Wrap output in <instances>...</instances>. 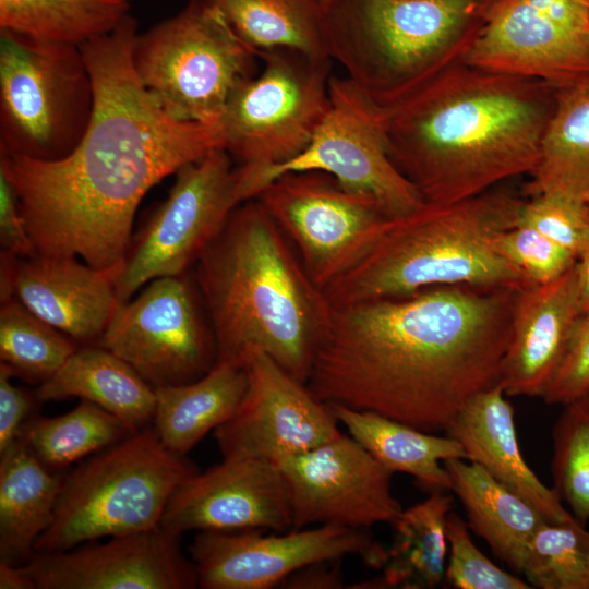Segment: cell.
<instances>
[{
  "mask_svg": "<svg viewBox=\"0 0 589 589\" xmlns=\"http://www.w3.org/2000/svg\"><path fill=\"white\" fill-rule=\"evenodd\" d=\"M580 313H589V238L576 260Z\"/></svg>",
  "mask_w": 589,
  "mask_h": 589,
  "instance_id": "obj_44",
  "label": "cell"
},
{
  "mask_svg": "<svg viewBox=\"0 0 589 589\" xmlns=\"http://www.w3.org/2000/svg\"><path fill=\"white\" fill-rule=\"evenodd\" d=\"M286 480L292 528L338 525L369 528L402 512L392 492L393 472L351 435L336 437L278 464Z\"/></svg>",
  "mask_w": 589,
  "mask_h": 589,
  "instance_id": "obj_18",
  "label": "cell"
},
{
  "mask_svg": "<svg viewBox=\"0 0 589 589\" xmlns=\"http://www.w3.org/2000/svg\"><path fill=\"white\" fill-rule=\"evenodd\" d=\"M0 244L1 250L19 257L35 256L20 199L3 161L0 160Z\"/></svg>",
  "mask_w": 589,
  "mask_h": 589,
  "instance_id": "obj_41",
  "label": "cell"
},
{
  "mask_svg": "<svg viewBox=\"0 0 589 589\" xmlns=\"http://www.w3.org/2000/svg\"><path fill=\"white\" fill-rule=\"evenodd\" d=\"M189 551L203 589H269L316 562L356 555L366 566L381 569L386 558V549L366 528L338 525L286 534L199 531Z\"/></svg>",
  "mask_w": 589,
  "mask_h": 589,
  "instance_id": "obj_15",
  "label": "cell"
},
{
  "mask_svg": "<svg viewBox=\"0 0 589 589\" xmlns=\"http://www.w3.org/2000/svg\"><path fill=\"white\" fill-rule=\"evenodd\" d=\"M525 200L489 190L388 218L324 293L333 308L445 286L524 288L528 279L494 248L517 225Z\"/></svg>",
  "mask_w": 589,
  "mask_h": 589,
  "instance_id": "obj_5",
  "label": "cell"
},
{
  "mask_svg": "<svg viewBox=\"0 0 589 589\" xmlns=\"http://www.w3.org/2000/svg\"><path fill=\"white\" fill-rule=\"evenodd\" d=\"M33 589H194L181 534L160 526L69 550L35 553L21 565Z\"/></svg>",
  "mask_w": 589,
  "mask_h": 589,
  "instance_id": "obj_19",
  "label": "cell"
},
{
  "mask_svg": "<svg viewBox=\"0 0 589 589\" xmlns=\"http://www.w3.org/2000/svg\"><path fill=\"white\" fill-rule=\"evenodd\" d=\"M238 37L256 56L289 49L317 60H332L327 12L314 0H211Z\"/></svg>",
  "mask_w": 589,
  "mask_h": 589,
  "instance_id": "obj_31",
  "label": "cell"
},
{
  "mask_svg": "<svg viewBox=\"0 0 589 589\" xmlns=\"http://www.w3.org/2000/svg\"><path fill=\"white\" fill-rule=\"evenodd\" d=\"M500 384L471 398L445 431L464 447L467 459L517 493L549 522L575 520L553 489L527 465L519 448L515 410Z\"/></svg>",
  "mask_w": 589,
  "mask_h": 589,
  "instance_id": "obj_23",
  "label": "cell"
},
{
  "mask_svg": "<svg viewBox=\"0 0 589 589\" xmlns=\"http://www.w3.org/2000/svg\"><path fill=\"white\" fill-rule=\"evenodd\" d=\"M323 10L328 12L339 0H314Z\"/></svg>",
  "mask_w": 589,
  "mask_h": 589,
  "instance_id": "obj_46",
  "label": "cell"
},
{
  "mask_svg": "<svg viewBox=\"0 0 589 589\" xmlns=\"http://www.w3.org/2000/svg\"><path fill=\"white\" fill-rule=\"evenodd\" d=\"M92 110V82L80 47L0 31L1 152L62 158L82 139Z\"/></svg>",
  "mask_w": 589,
  "mask_h": 589,
  "instance_id": "obj_10",
  "label": "cell"
},
{
  "mask_svg": "<svg viewBox=\"0 0 589 589\" xmlns=\"http://www.w3.org/2000/svg\"><path fill=\"white\" fill-rule=\"evenodd\" d=\"M0 360L13 376L43 384L77 349L15 297L0 301Z\"/></svg>",
  "mask_w": 589,
  "mask_h": 589,
  "instance_id": "obj_34",
  "label": "cell"
},
{
  "mask_svg": "<svg viewBox=\"0 0 589 589\" xmlns=\"http://www.w3.org/2000/svg\"><path fill=\"white\" fill-rule=\"evenodd\" d=\"M329 95L330 109L311 143L273 169L266 184L286 172L317 170L350 191L371 195L389 218L421 208V194L388 155L377 107L346 77L332 75Z\"/></svg>",
  "mask_w": 589,
  "mask_h": 589,
  "instance_id": "obj_16",
  "label": "cell"
},
{
  "mask_svg": "<svg viewBox=\"0 0 589 589\" xmlns=\"http://www.w3.org/2000/svg\"><path fill=\"white\" fill-rule=\"evenodd\" d=\"M184 275L159 277L121 302L97 345L110 350L153 388L181 385L217 362V344Z\"/></svg>",
  "mask_w": 589,
  "mask_h": 589,
  "instance_id": "obj_12",
  "label": "cell"
},
{
  "mask_svg": "<svg viewBox=\"0 0 589 589\" xmlns=\"http://www.w3.org/2000/svg\"><path fill=\"white\" fill-rule=\"evenodd\" d=\"M39 402L77 397L119 418L132 432L152 425L155 390L120 357L99 345L77 348L35 393Z\"/></svg>",
  "mask_w": 589,
  "mask_h": 589,
  "instance_id": "obj_24",
  "label": "cell"
},
{
  "mask_svg": "<svg viewBox=\"0 0 589 589\" xmlns=\"http://www.w3.org/2000/svg\"><path fill=\"white\" fill-rule=\"evenodd\" d=\"M217 361L259 349L306 385L334 308L256 199L238 205L195 262Z\"/></svg>",
  "mask_w": 589,
  "mask_h": 589,
  "instance_id": "obj_4",
  "label": "cell"
},
{
  "mask_svg": "<svg viewBox=\"0 0 589 589\" xmlns=\"http://www.w3.org/2000/svg\"><path fill=\"white\" fill-rule=\"evenodd\" d=\"M254 199L294 245L322 290L347 269L389 218L374 197L350 191L317 170L279 175Z\"/></svg>",
  "mask_w": 589,
  "mask_h": 589,
  "instance_id": "obj_13",
  "label": "cell"
},
{
  "mask_svg": "<svg viewBox=\"0 0 589 589\" xmlns=\"http://www.w3.org/2000/svg\"><path fill=\"white\" fill-rule=\"evenodd\" d=\"M256 57L211 0L190 2L133 47L139 79L168 113L216 128L235 92L255 75Z\"/></svg>",
  "mask_w": 589,
  "mask_h": 589,
  "instance_id": "obj_9",
  "label": "cell"
},
{
  "mask_svg": "<svg viewBox=\"0 0 589 589\" xmlns=\"http://www.w3.org/2000/svg\"><path fill=\"white\" fill-rule=\"evenodd\" d=\"M589 393V313L581 314L565 354L542 398L548 405H567Z\"/></svg>",
  "mask_w": 589,
  "mask_h": 589,
  "instance_id": "obj_40",
  "label": "cell"
},
{
  "mask_svg": "<svg viewBox=\"0 0 589 589\" xmlns=\"http://www.w3.org/2000/svg\"><path fill=\"white\" fill-rule=\"evenodd\" d=\"M197 471L152 425L130 434L63 476L53 519L35 553L158 527L172 493Z\"/></svg>",
  "mask_w": 589,
  "mask_h": 589,
  "instance_id": "obj_7",
  "label": "cell"
},
{
  "mask_svg": "<svg viewBox=\"0 0 589 589\" xmlns=\"http://www.w3.org/2000/svg\"><path fill=\"white\" fill-rule=\"evenodd\" d=\"M495 0H339L327 12L332 60L378 109L465 62Z\"/></svg>",
  "mask_w": 589,
  "mask_h": 589,
  "instance_id": "obj_6",
  "label": "cell"
},
{
  "mask_svg": "<svg viewBox=\"0 0 589 589\" xmlns=\"http://www.w3.org/2000/svg\"><path fill=\"white\" fill-rule=\"evenodd\" d=\"M132 432L119 418L97 405L81 400L58 417L34 414L23 425L20 440L53 472L105 449Z\"/></svg>",
  "mask_w": 589,
  "mask_h": 589,
  "instance_id": "obj_33",
  "label": "cell"
},
{
  "mask_svg": "<svg viewBox=\"0 0 589 589\" xmlns=\"http://www.w3.org/2000/svg\"><path fill=\"white\" fill-rule=\"evenodd\" d=\"M465 62L555 87L589 77V0H495Z\"/></svg>",
  "mask_w": 589,
  "mask_h": 589,
  "instance_id": "obj_14",
  "label": "cell"
},
{
  "mask_svg": "<svg viewBox=\"0 0 589 589\" xmlns=\"http://www.w3.org/2000/svg\"><path fill=\"white\" fill-rule=\"evenodd\" d=\"M12 377L11 371L0 364V453L17 440L39 402L36 394L12 384Z\"/></svg>",
  "mask_w": 589,
  "mask_h": 589,
  "instance_id": "obj_42",
  "label": "cell"
},
{
  "mask_svg": "<svg viewBox=\"0 0 589 589\" xmlns=\"http://www.w3.org/2000/svg\"><path fill=\"white\" fill-rule=\"evenodd\" d=\"M580 315L576 262L550 283L518 290L500 378L506 396H543Z\"/></svg>",
  "mask_w": 589,
  "mask_h": 589,
  "instance_id": "obj_22",
  "label": "cell"
},
{
  "mask_svg": "<svg viewBox=\"0 0 589 589\" xmlns=\"http://www.w3.org/2000/svg\"><path fill=\"white\" fill-rule=\"evenodd\" d=\"M136 22L82 45L93 110L77 145L40 160L0 153L37 254L122 269L136 208L156 183L215 148L219 128L177 119L148 93L133 64Z\"/></svg>",
  "mask_w": 589,
  "mask_h": 589,
  "instance_id": "obj_1",
  "label": "cell"
},
{
  "mask_svg": "<svg viewBox=\"0 0 589 589\" xmlns=\"http://www.w3.org/2000/svg\"><path fill=\"white\" fill-rule=\"evenodd\" d=\"M556 91L540 80L459 63L377 108L388 155L425 203L479 195L533 172Z\"/></svg>",
  "mask_w": 589,
  "mask_h": 589,
  "instance_id": "obj_3",
  "label": "cell"
},
{
  "mask_svg": "<svg viewBox=\"0 0 589 589\" xmlns=\"http://www.w3.org/2000/svg\"><path fill=\"white\" fill-rule=\"evenodd\" d=\"M159 526L181 536L192 530L284 531L292 527L288 486L277 464L223 458L176 489Z\"/></svg>",
  "mask_w": 589,
  "mask_h": 589,
  "instance_id": "obj_20",
  "label": "cell"
},
{
  "mask_svg": "<svg viewBox=\"0 0 589 589\" xmlns=\"http://www.w3.org/2000/svg\"><path fill=\"white\" fill-rule=\"evenodd\" d=\"M454 498L431 492L421 503L402 509L392 522L393 543L386 549L382 577L351 588L432 589L445 580L448 550L446 519Z\"/></svg>",
  "mask_w": 589,
  "mask_h": 589,
  "instance_id": "obj_29",
  "label": "cell"
},
{
  "mask_svg": "<svg viewBox=\"0 0 589 589\" xmlns=\"http://www.w3.org/2000/svg\"><path fill=\"white\" fill-rule=\"evenodd\" d=\"M62 480L20 440L0 453V561L22 565L35 554L53 519Z\"/></svg>",
  "mask_w": 589,
  "mask_h": 589,
  "instance_id": "obj_25",
  "label": "cell"
},
{
  "mask_svg": "<svg viewBox=\"0 0 589 589\" xmlns=\"http://www.w3.org/2000/svg\"><path fill=\"white\" fill-rule=\"evenodd\" d=\"M526 581L540 589H589V531L577 519L544 522L521 563Z\"/></svg>",
  "mask_w": 589,
  "mask_h": 589,
  "instance_id": "obj_35",
  "label": "cell"
},
{
  "mask_svg": "<svg viewBox=\"0 0 589 589\" xmlns=\"http://www.w3.org/2000/svg\"><path fill=\"white\" fill-rule=\"evenodd\" d=\"M281 585L292 589H339L346 587L340 572V560L322 561L306 565L287 577Z\"/></svg>",
  "mask_w": 589,
  "mask_h": 589,
  "instance_id": "obj_43",
  "label": "cell"
},
{
  "mask_svg": "<svg viewBox=\"0 0 589 589\" xmlns=\"http://www.w3.org/2000/svg\"><path fill=\"white\" fill-rule=\"evenodd\" d=\"M241 203L236 165L225 148L180 168L168 196L129 245L117 278L119 301L156 278L184 274Z\"/></svg>",
  "mask_w": 589,
  "mask_h": 589,
  "instance_id": "obj_11",
  "label": "cell"
},
{
  "mask_svg": "<svg viewBox=\"0 0 589 589\" xmlns=\"http://www.w3.org/2000/svg\"><path fill=\"white\" fill-rule=\"evenodd\" d=\"M257 58L259 74L238 87L219 123L224 148L236 161L242 203L260 193L273 169L308 147L332 105L333 60L289 49Z\"/></svg>",
  "mask_w": 589,
  "mask_h": 589,
  "instance_id": "obj_8",
  "label": "cell"
},
{
  "mask_svg": "<svg viewBox=\"0 0 589 589\" xmlns=\"http://www.w3.org/2000/svg\"><path fill=\"white\" fill-rule=\"evenodd\" d=\"M245 388L247 374L240 363L217 361L196 381L154 388L152 426L166 447L188 455L235 413Z\"/></svg>",
  "mask_w": 589,
  "mask_h": 589,
  "instance_id": "obj_27",
  "label": "cell"
},
{
  "mask_svg": "<svg viewBox=\"0 0 589 589\" xmlns=\"http://www.w3.org/2000/svg\"><path fill=\"white\" fill-rule=\"evenodd\" d=\"M327 405L337 421L384 467L412 476L431 492L452 490L450 477L441 462L468 460L461 444L447 434L437 436L373 411Z\"/></svg>",
  "mask_w": 589,
  "mask_h": 589,
  "instance_id": "obj_28",
  "label": "cell"
},
{
  "mask_svg": "<svg viewBox=\"0 0 589 589\" xmlns=\"http://www.w3.org/2000/svg\"><path fill=\"white\" fill-rule=\"evenodd\" d=\"M494 248L530 284L556 279L577 260L569 250L520 223L501 232L494 240Z\"/></svg>",
  "mask_w": 589,
  "mask_h": 589,
  "instance_id": "obj_38",
  "label": "cell"
},
{
  "mask_svg": "<svg viewBox=\"0 0 589 589\" xmlns=\"http://www.w3.org/2000/svg\"><path fill=\"white\" fill-rule=\"evenodd\" d=\"M518 223L578 257L589 238V205L558 194H539L525 200Z\"/></svg>",
  "mask_w": 589,
  "mask_h": 589,
  "instance_id": "obj_39",
  "label": "cell"
},
{
  "mask_svg": "<svg viewBox=\"0 0 589 589\" xmlns=\"http://www.w3.org/2000/svg\"><path fill=\"white\" fill-rule=\"evenodd\" d=\"M449 546L445 580L456 589H530L527 581L500 568L473 543L468 524L456 513L446 519Z\"/></svg>",
  "mask_w": 589,
  "mask_h": 589,
  "instance_id": "obj_37",
  "label": "cell"
},
{
  "mask_svg": "<svg viewBox=\"0 0 589 589\" xmlns=\"http://www.w3.org/2000/svg\"><path fill=\"white\" fill-rule=\"evenodd\" d=\"M247 388L235 413L214 430L223 458L279 464L341 432L329 406L259 349L240 358Z\"/></svg>",
  "mask_w": 589,
  "mask_h": 589,
  "instance_id": "obj_17",
  "label": "cell"
},
{
  "mask_svg": "<svg viewBox=\"0 0 589 589\" xmlns=\"http://www.w3.org/2000/svg\"><path fill=\"white\" fill-rule=\"evenodd\" d=\"M75 256L19 257L13 294L31 312L73 341L96 345L117 308L121 269H99Z\"/></svg>",
  "mask_w": 589,
  "mask_h": 589,
  "instance_id": "obj_21",
  "label": "cell"
},
{
  "mask_svg": "<svg viewBox=\"0 0 589 589\" xmlns=\"http://www.w3.org/2000/svg\"><path fill=\"white\" fill-rule=\"evenodd\" d=\"M0 589H33L21 565L0 561Z\"/></svg>",
  "mask_w": 589,
  "mask_h": 589,
  "instance_id": "obj_45",
  "label": "cell"
},
{
  "mask_svg": "<svg viewBox=\"0 0 589 589\" xmlns=\"http://www.w3.org/2000/svg\"><path fill=\"white\" fill-rule=\"evenodd\" d=\"M526 193L558 194L589 205V77L557 87L540 158Z\"/></svg>",
  "mask_w": 589,
  "mask_h": 589,
  "instance_id": "obj_30",
  "label": "cell"
},
{
  "mask_svg": "<svg viewBox=\"0 0 589 589\" xmlns=\"http://www.w3.org/2000/svg\"><path fill=\"white\" fill-rule=\"evenodd\" d=\"M443 464L452 480L450 491L464 505L469 529L495 556L520 572L526 548L545 518L480 465L461 458Z\"/></svg>",
  "mask_w": 589,
  "mask_h": 589,
  "instance_id": "obj_26",
  "label": "cell"
},
{
  "mask_svg": "<svg viewBox=\"0 0 589 589\" xmlns=\"http://www.w3.org/2000/svg\"><path fill=\"white\" fill-rule=\"evenodd\" d=\"M129 0H0V28L81 47L115 29Z\"/></svg>",
  "mask_w": 589,
  "mask_h": 589,
  "instance_id": "obj_32",
  "label": "cell"
},
{
  "mask_svg": "<svg viewBox=\"0 0 589 589\" xmlns=\"http://www.w3.org/2000/svg\"><path fill=\"white\" fill-rule=\"evenodd\" d=\"M553 490L573 516L589 519V393L564 405L553 428Z\"/></svg>",
  "mask_w": 589,
  "mask_h": 589,
  "instance_id": "obj_36",
  "label": "cell"
},
{
  "mask_svg": "<svg viewBox=\"0 0 589 589\" xmlns=\"http://www.w3.org/2000/svg\"><path fill=\"white\" fill-rule=\"evenodd\" d=\"M518 290L445 286L334 308L306 386L326 404L446 431L500 384Z\"/></svg>",
  "mask_w": 589,
  "mask_h": 589,
  "instance_id": "obj_2",
  "label": "cell"
}]
</instances>
